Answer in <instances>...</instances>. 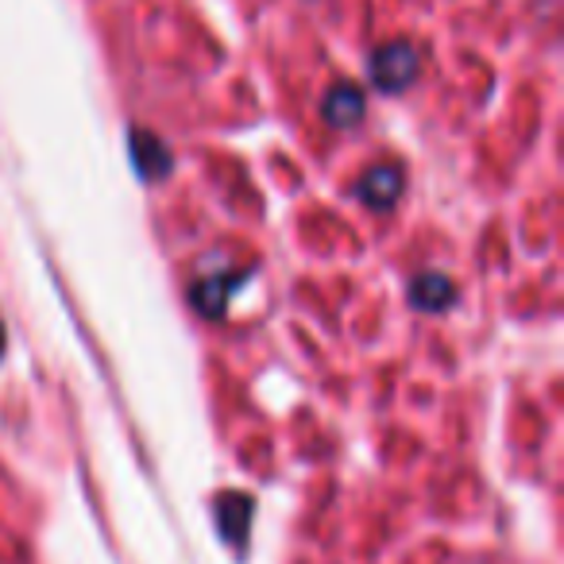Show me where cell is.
Listing matches in <instances>:
<instances>
[{"label":"cell","instance_id":"obj_1","mask_svg":"<svg viewBox=\"0 0 564 564\" xmlns=\"http://www.w3.org/2000/svg\"><path fill=\"white\" fill-rule=\"evenodd\" d=\"M417 78V51L410 43H383L371 55V82L383 94H402Z\"/></svg>","mask_w":564,"mask_h":564},{"label":"cell","instance_id":"obj_2","mask_svg":"<svg viewBox=\"0 0 564 564\" xmlns=\"http://www.w3.org/2000/svg\"><path fill=\"white\" fill-rule=\"evenodd\" d=\"M402 189H406V174H402V166H394V163L371 166V171H364L360 182H356V197H360L368 209H379V213L394 209Z\"/></svg>","mask_w":564,"mask_h":564},{"label":"cell","instance_id":"obj_3","mask_svg":"<svg viewBox=\"0 0 564 564\" xmlns=\"http://www.w3.org/2000/svg\"><path fill=\"white\" fill-rule=\"evenodd\" d=\"M243 279H248V271H220V274H213V279H202L189 286V302L202 310V317L217 322V317H225L228 302H232V294L243 286Z\"/></svg>","mask_w":564,"mask_h":564},{"label":"cell","instance_id":"obj_4","mask_svg":"<svg viewBox=\"0 0 564 564\" xmlns=\"http://www.w3.org/2000/svg\"><path fill=\"white\" fill-rule=\"evenodd\" d=\"M213 514H217L220 538H228L236 549H243L251 514H256V502H251L243 491H228V495H217V507H213Z\"/></svg>","mask_w":564,"mask_h":564},{"label":"cell","instance_id":"obj_5","mask_svg":"<svg viewBox=\"0 0 564 564\" xmlns=\"http://www.w3.org/2000/svg\"><path fill=\"white\" fill-rule=\"evenodd\" d=\"M128 148H132L135 171H140L143 182H155L163 174H171V148L159 135H151L148 128H132L128 132Z\"/></svg>","mask_w":564,"mask_h":564},{"label":"cell","instance_id":"obj_6","mask_svg":"<svg viewBox=\"0 0 564 564\" xmlns=\"http://www.w3.org/2000/svg\"><path fill=\"white\" fill-rule=\"evenodd\" d=\"M406 299L414 302L417 310H425V314H441V310H448L456 302V286L448 274H437V271H422L410 279V291Z\"/></svg>","mask_w":564,"mask_h":564},{"label":"cell","instance_id":"obj_7","mask_svg":"<svg viewBox=\"0 0 564 564\" xmlns=\"http://www.w3.org/2000/svg\"><path fill=\"white\" fill-rule=\"evenodd\" d=\"M364 112H368V101H364V89L352 86V82H340V86H333L329 97H325V120H329L333 128L360 124Z\"/></svg>","mask_w":564,"mask_h":564},{"label":"cell","instance_id":"obj_8","mask_svg":"<svg viewBox=\"0 0 564 564\" xmlns=\"http://www.w3.org/2000/svg\"><path fill=\"white\" fill-rule=\"evenodd\" d=\"M0 356H4V325H0Z\"/></svg>","mask_w":564,"mask_h":564}]
</instances>
